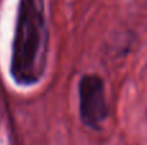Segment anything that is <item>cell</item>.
Wrapping results in <instances>:
<instances>
[{"label":"cell","instance_id":"1","mask_svg":"<svg viewBox=\"0 0 147 145\" xmlns=\"http://www.w3.org/2000/svg\"><path fill=\"white\" fill-rule=\"evenodd\" d=\"M49 28L45 0H20L10 55V76L20 86L41 81L48 66Z\"/></svg>","mask_w":147,"mask_h":145},{"label":"cell","instance_id":"2","mask_svg":"<svg viewBox=\"0 0 147 145\" xmlns=\"http://www.w3.org/2000/svg\"><path fill=\"white\" fill-rule=\"evenodd\" d=\"M79 114L84 126L90 130H101L109 117L106 86L98 74H83L78 84Z\"/></svg>","mask_w":147,"mask_h":145}]
</instances>
